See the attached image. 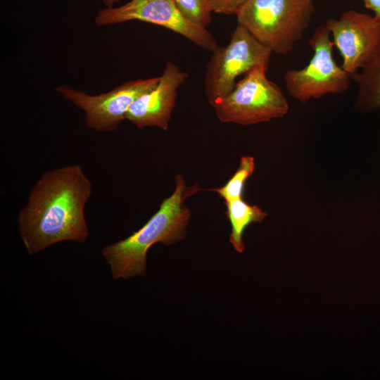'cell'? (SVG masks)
I'll use <instances>...</instances> for the list:
<instances>
[{"label": "cell", "instance_id": "1", "mask_svg": "<svg viewBox=\"0 0 380 380\" xmlns=\"http://www.w3.org/2000/svg\"><path fill=\"white\" fill-rule=\"evenodd\" d=\"M92 184L82 167L72 164L46 171L30 191L18 213L22 241L30 255L58 242H85L84 208Z\"/></svg>", "mask_w": 380, "mask_h": 380}, {"label": "cell", "instance_id": "2", "mask_svg": "<svg viewBox=\"0 0 380 380\" xmlns=\"http://www.w3.org/2000/svg\"><path fill=\"white\" fill-rule=\"evenodd\" d=\"M201 190L197 182L187 186L184 176L177 174L173 193L163 200L158 210L139 229L103 248L101 253L113 279L145 276L146 254L151 246L156 243L170 246L184 239L191 215L184 201Z\"/></svg>", "mask_w": 380, "mask_h": 380}, {"label": "cell", "instance_id": "3", "mask_svg": "<svg viewBox=\"0 0 380 380\" xmlns=\"http://www.w3.org/2000/svg\"><path fill=\"white\" fill-rule=\"evenodd\" d=\"M314 12L312 0H247L235 15L238 24L272 52L286 54L303 37Z\"/></svg>", "mask_w": 380, "mask_h": 380}, {"label": "cell", "instance_id": "4", "mask_svg": "<svg viewBox=\"0 0 380 380\" xmlns=\"http://www.w3.org/2000/svg\"><path fill=\"white\" fill-rule=\"evenodd\" d=\"M267 70L263 66L252 69L229 94L212 105L220 121L249 125L288 113V101L281 89L267 78Z\"/></svg>", "mask_w": 380, "mask_h": 380}, {"label": "cell", "instance_id": "5", "mask_svg": "<svg viewBox=\"0 0 380 380\" xmlns=\"http://www.w3.org/2000/svg\"><path fill=\"white\" fill-rule=\"evenodd\" d=\"M212 53L204 82L205 95L211 106L233 90L239 75L258 66L268 68L272 52L238 24L229 44Z\"/></svg>", "mask_w": 380, "mask_h": 380}, {"label": "cell", "instance_id": "6", "mask_svg": "<svg viewBox=\"0 0 380 380\" xmlns=\"http://www.w3.org/2000/svg\"><path fill=\"white\" fill-rule=\"evenodd\" d=\"M314 54L302 69L289 70L284 83L289 94L300 103L328 94H343L351 83L350 75L337 65L333 57L334 44L325 25L319 26L308 42Z\"/></svg>", "mask_w": 380, "mask_h": 380}, {"label": "cell", "instance_id": "7", "mask_svg": "<svg viewBox=\"0 0 380 380\" xmlns=\"http://www.w3.org/2000/svg\"><path fill=\"white\" fill-rule=\"evenodd\" d=\"M94 20L98 26L131 20L149 23L179 34L206 51L213 52L218 47L213 34L189 20L174 0H130L121 6L99 11Z\"/></svg>", "mask_w": 380, "mask_h": 380}, {"label": "cell", "instance_id": "8", "mask_svg": "<svg viewBox=\"0 0 380 380\" xmlns=\"http://www.w3.org/2000/svg\"><path fill=\"white\" fill-rule=\"evenodd\" d=\"M159 77L125 82L113 90L90 95L86 92L63 85L56 91L85 113L87 127L96 132H112L126 120V115L132 104L142 94L153 89Z\"/></svg>", "mask_w": 380, "mask_h": 380}, {"label": "cell", "instance_id": "9", "mask_svg": "<svg viewBox=\"0 0 380 380\" xmlns=\"http://www.w3.org/2000/svg\"><path fill=\"white\" fill-rule=\"evenodd\" d=\"M350 75L358 72L380 51V22L374 16L349 10L324 24Z\"/></svg>", "mask_w": 380, "mask_h": 380}, {"label": "cell", "instance_id": "10", "mask_svg": "<svg viewBox=\"0 0 380 380\" xmlns=\"http://www.w3.org/2000/svg\"><path fill=\"white\" fill-rule=\"evenodd\" d=\"M188 77V73L175 63L167 62L157 85L135 100L126 115V120L138 129L157 127L167 130L176 104L177 89Z\"/></svg>", "mask_w": 380, "mask_h": 380}, {"label": "cell", "instance_id": "11", "mask_svg": "<svg viewBox=\"0 0 380 380\" xmlns=\"http://www.w3.org/2000/svg\"><path fill=\"white\" fill-rule=\"evenodd\" d=\"M350 77L358 87L355 108L368 112L380 108V51Z\"/></svg>", "mask_w": 380, "mask_h": 380}, {"label": "cell", "instance_id": "12", "mask_svg": "<svg viewBox=\"0 0 380 380\" xmlns=\"http://www.w3.org/2000/svg\"><path fill=\"white\" fill-rule=\"evenodd\" d=\"M226 215L232 227L229 242L239 253L244 251L245 246L243 234L245 229L253 222H261L267 215L258 205L246 203L242 198L225 202Z\"/></svg>", "mask_w": 380, "mask_h": 380}, {"label": "cell", "instance_id": "13", "mask_svg": "<svg viewBox=\"0 0 380 380\" xmlns=\"http://www.w3.org/2000/svg\"><path fill=\"white\" fill-rule=\"evenodd\" d=\"M255 159L253 156H244L241 158L239 165L233 176L222 187L212 189L224 203L242 198L247 179L253 174Z\"/></svg>", "mask_w": 380, "mask_h": 380}, {"label": "cell", "instance_id": "14", "mask_svg": "<svg viewBox=\"0 0 380 380\" xmlns=\"http://www.w3.org/2000/svg\"><path fill=\"white\" fill-rule=\"evenodd\" d=\"M181 13L191 23L207 27L211 23L209 0H174Z\"/></svg>", "mask_w": 380, "mask_h": 380}, {"label": "cell", "instance_id": "15", "mask_svg": "<svg viewBox=\"0 0 380 380\" xmlns=\"http://www.w3.org/2000/svg\"><path fill=\"white\" fill-rule=\"evenodd\" d=\"M247 0H209L213 12L225 15L236 14Z\"/></svg>", "mask_w": 380, "mask_h": 380}, {"label": "cell", "instance_id": "16", "mask_svg": "<svg viewBox=\"0 0 380 380\" xmlns=\"http://www.w3.org/2000/svg\"><path fill=\"white\" fill-rule=\"evenodd\" d=\"M365 6L374 13V17L380 22V0H364Z\"/></svg>", "mask_w": 380, "mask_h": 380}, {"label": "cell", "instance_id": "17", "mask_svg": "<svg viewBox=\"0 0 380 380\" xmlns=\"http://www.w3.org/2000/svg\"><path fill=\"white\" fill-rule=\"evenodd\" d=\"M119 1L120 0H103L106 8H113L114 4Z\"/></svg>", "mask_w": 380, "mask_h": 380}]
</instances>
